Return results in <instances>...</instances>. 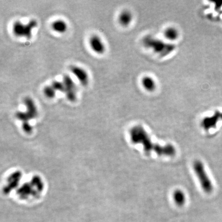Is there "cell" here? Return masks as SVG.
<instances>
[{
    "instance_id": "1",
    "label": "cell",
    "mask_w": 222,
    "mask_h": 222,
    "mask_svg": "<svg viewBox=\"0 0 222 222\" xmlns=\"http://www.w3.org/2000/svg\"><path fill=\"white\" fill-rule=\"evenodd\" d=\"M131 141L134 144L142 145L146 152L150 153L153 151L158 155L172 156L175 154V149L171 145L161 146L155 145L151 141L149 135L142 126H134L130 131Z\"/></svg>"
},
{
    "instance_id": "12",
    "label": "cell",
    "mask_w": 222,
    "mask_h": 222,
    "mask_svg": "<svg viewBox=\"0 0 222 222\" xmlns=\"http://www.w3.org/2000/svg\"><path fill=\"white\" fill-rule=\"evenodd\" d=\"M173 200L176 205L179 206H183L186 201L185 195L181 190H175L173 193Z\"/></svg>"
},
{
    "instance_id": "2",
    "label": "cell",
    "mask_w": 222,
    "mask_h": 222,
    "mask_svg": "<svg viewBox=\"0 0 222 222\" xmlns=\"http://www.w3.org/2000/svg\"><path fill=\"white\" fill-rule=\"evenodd\" d=\"M193 166L195 173L199 179L202 189L206 193H211L214 187L212 182L206 172L203 164L200 160H196L193 163Z\"/></svg>"
},
{
    "instance_id": "6",
    "label": "cell",
    "mask_w": 222,
    "mask_h": 222,
    "mask_svg": "<svg viewBox=\"0 0 222 222\" xmlns=\"http://www.w3.org/2000/svg\"><path fill=\"white\" fill-rule=\"evenodd\" d=\"M90 45L95 52L98 54H102L106 51V47L99 37L94 35L90 39Z\"/></svg>"
},
{
    "instance_id": "4",
    "label": "cell",
    "mask_w": 222,
    "mask_h": 222,
    "mask_svg": "<svg viewBox=\"0 0 222 222\" xmlns=\"http://www.w3.org/2000/svg\"><path fill=\"white\" fill-rule=\"evenodd\" d=\"M63 82L66 88L64 93H66L67 98L70 101H75L76 99V85L73 79L70 76L66 75L63 78Z\"/></svg>"
},
{
    "instance_id": "3",
    "label": "cell",
    "mask_w": 222,
    "mask_h": 222,
    "mask_svg": "<svg viewBox=\"0 0 222 222\" xmlns=\"http://www.w3.org/2000/svg\"><path fill=\"white\" fill-rule=\"evenodd\" d=\"M145 41L146 43V44L148 47L149 46V47H152L156 52L160 53V54H163L164 55L171 52L174 48L173 45L167 44L161 42V41L157 40L153 38H148Z\"/></svg>"
},
{
    "instance_id": "13",
    "label": "cell",
    "mask_w": 222,
    "mask_h": 222,
    "mask_svg": "<svg viewBox=\"0 0 222 222\" xmlns=\"http://www.w3.org/2000/svg\"><path fill=\"white\" fill-rule=\"evenodd\" d=\"M37 25V22L35 20H31L27 24H25L24 37L29 39L32 37V32L33 28Z\"/></svg>"
},
{
    "instance_id": "15",
    "label": "cell",
    "mask_w": 222,
    "mask_h": 222,
    "mask_svg": "<svg viewBox=\"0 0 222 222\" xmlns=\"http://www.w3.org/2000/svg\"><path fill=\"white\" fill-rule=\"evenodd\" d=\"M56 91L52 86H46L43 89V93L47 97L52 98L56 95Z\"/></svg>"
},
{
    "instance_id": "9",
    "label": "cell",
    "mask_w": 222,
    "mask_h": 222,
    "mask_svg": "<svg viewBox=\"0 0 222 222\" xmlns=\"http://www.w3.org/2000/svg\"><path fill=\"white\" fill-rule=\"evenodd\" d=\"M24 102L27 110V113L31 118L34 117L37 114L36 106L32 99L30 97H26L24 99Z\"/></svg>"
},
{
    "instance_id": "5",
    "label": "cell",
    "mask_w": 222,
    "mask_h": 222,
    "mask_svg": "<svg viewBox=\"0 0 222 222\" xmlns=\"http://www.w3.org/2000/svg\"><path fill=\"white\" fill-rule=\"evenodd\" d=\"M71 71L81 83L82 85L86 86L88 84L89 76L84 69L77 66H72L71 67Z\"/></svg>"
},
{
    "instance_id": "16",
    "label": "cell",
    "mask_w": 222,
    "mask_h": 222,
    "mask_svg": "<svg viewBox=\"0 0 222 222\" xmlns=\"http://www.w3.org/2000/svg\"><path fill=\"white\" fill-rule=\"evenodd\" d=\"M52 86L54 87L56 91H59L61 92H65L66 88L64 86V83L63 82L58 81H54L52 82Z\"/></svg>"
},
{
    "instance_id": "8",
    "label": "cell",
    "mask_w": 222,
    "mask_h": 222,
    "mask_svg": "<svg viewBox=\"0 0 222 222\" xmlns=\"http://www.w3.org/2000/svg\"><path fill=\"white\" fill-rule=\"evenodd\" d=\"M133 20V15L129 10H123L121 12L118 17L119 23L122 26H128L130 24Z\"/></svg>"
},
{
    "instance_id": "10",
    "label": "cell",
    "mask_w": 222,
    "mask_h": 222,
    "mask_svg": "<svg viewBox=\"0 0 222 222\" xmlns=\"http://www.w3.org/2000/svg\"><path fill=\"white\" fill-rule=\"evenodd\" d=\"M164 36L169 41H174L177 40L179 37V32L178 30L173 27L167 28L165 31Z\"/></svg>"
},
{
    "instance_id": "14",
    "label": "cell",
    "mask_w": 222,
    "mask_h": 222,
    "mask_svg": "<svg viewBox=\"0 0 222 222\" xmlns=\"http://www.w3.org/2000/svg\"><path fill=\"white\" fill-rule=\"evenodd\" d=\"M25 25L20 21H16L13 23L12 31L15 36L17 37H24Z\"/></svg>"
},
{
    "instance_id": "11",
    "label": "cell",
    "mask_w": 222,
    "mask_h": 222,
    "mask_svg": "<svg viewBox=\"0 0 222 222\" xmlns=\"http://www.w3.org/2000/svg\"><path fill=\"white\" fill-rule=\"evenodd\" d=\"M52 27L56 32L62 33L66 32L67 26L66 22L64 21L57 20L52 23Z\"/></svg>"
},
{
    "instance_id": "7",
    "label": "cell",
    "mask_w": 222,
    "mask_h": 222,
    "mask_svg": "<svg viewBox=\"0 0 222 222\" xmlns=\"http://www.w3.org/2000/svg\"><path fill=\"white\" fill-rule=\"evenodd\" d=\"M141 84L143 87L147 91L153 92L155 90L156 87L155 81L154 79L150 76H146L143 77L141 80Z\"/></svg>"
}]
</instances>
